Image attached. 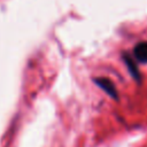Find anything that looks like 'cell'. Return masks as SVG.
Instances as JSON below:
<instances>
[{"instance_id": "6da1fadb", "label": "cell", "mask_w": 147, "mask_h": 147, "mask_svg": "<svg viewBox=\"0 0 147 147\" xmlns=\"http://www.w3.org/2000/svg\"><path fill=\"white\" fill-rule=\"evenodd\" d=\"M134 56L140 61V62H147V42H139L136 47H134Z\"/></svg>"}, {"instance_id": "7a4b0ae2", "label": "cell", "mask_w": 147, "mask_h": 147, "mask_svg": "<svg viewBox=\"0 0 147 147\" xmlns=\"http://www.w3.org/2000/svg\"><path fill=\"white\" fill-rule=\"evenodd\" d=\"M95 82H96V84L98 85H100L108 94H110L111 96H116V88H115V86L113 85V83L109 80V79H106V78H98V79H95Z\"/></svg>"}]
</instances>
